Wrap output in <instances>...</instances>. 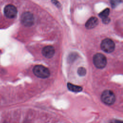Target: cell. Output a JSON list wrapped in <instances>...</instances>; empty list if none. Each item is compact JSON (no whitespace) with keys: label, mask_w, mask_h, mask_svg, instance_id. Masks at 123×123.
Here are the masks:
<instances>
[{"label":"cell","mask_w":123,"mask_h":123,"mask_svg":"<svg viewBox=\"0 0 123 123\" xmlns=\"http://www.w3.org/2000/svg\"><path fill=\"white\" fill-rule=\"evenodd\" d=\"M33 72L36 76L41 78H48L50 75L49 69L41 65L35 66L33 68Z\"/></svg>","instance_id":"6da1fadb"},{"label":"cell","mask_w":123,"mask_h":123,"mask_svg":"<svg viewBox=\"0 0 123 123\" xmlns=\"http://www.w3.org/2000/svg\"><path fill=\"white\" fill-rule=\"evenodd\" d=\"M101 101L106 105H111L115 101V96L114 93L110 90H105L101 96Z\"/></svg>","instance_id":"7a4b0ae2"},{"label":"cell","mask_w":123,"mask_h":123,"mask_svg":"<svg viewBox=\"0 0 123 123\" xmlns=\"http://www.w3.org/2000/svg\"><path fill=\"white\" fill-rule=\"evenodd\" d=\"M93 61L95 66L99 69L103 68L107 64L106 57L102 53H97L93 58Z\"/></svg>","instance_id":"3957f363"},{"label":"cell","mask_w":123,"mask_h":123,"mask_svg":"<svg viewBox=\"0 0 123 123\" xmlns=\"http://www.w3.org/2000/svg\"><path fill=\"white\" fill-rule=\"evenodd\" d=\"M101 49L106 53L112 52L115 49V43L110 38H105L103 39L100 45Z\"/></svg>","instance_id":"277c9868"},{"label":"cell","mask_w":123,"mask_h":123,"mask_svg":"<svg viewBox=\"0 0 123 123\" xmlns=\"http://www.w3.org/2000/svg\"><path fill=\"white\" fill-rule=\"evenodd\" d=\"M22 24L25 26H31L34 23V17L32 13L29 12H24L21 17Z\"/></svg>","instance_id":"5b68a950"},{"label":"cell","mask_w":123,"mask_h":123,"mask_svg":"<svg viewBox=\"0 0 123 123\" xmlns=\"http://www.w3.org/2000/svg\"><path fill=\"white\" fill-rule=\"evenodd\" d=\"M4 13L5 16L7 18H13L17 15V10L15 6L12 4H8L5 7Z\"/></svg>","instance_id":"8992f818"},{"label":"cell","mask_w":123,"mask_h":123,"mask_svg":"<svg viewBox=\"0 0 123 123\" xmlns=\"http://www.w3.org/2000/svg\"><path fill=\"white\" fill-rule=\"evenodd\" d=\"M42 53L46 58H50L53 57L55 53L54 48L52 46H47L42 49Z\"/></svg>","instance_id":"52a82bcc"},{"label":"cell","mask_w":123,"mask_h":123,"mask_svg":"<svg viewBox=\"0 0 123 123\" xmlns=\"http://www.w3.org/2000/svg\"><path fill=\"white\" fill-rule=\"evenodd\" d=\"M98 23V20L95 17H90L86 22L85 26L87 29H90L95 27Z\"/></svg>","instance_id":"ba28073f"},{"label":"cell","mask_w":123,"mask_h":123,"mask_svg":"<svg viewBox=\"0 0 123 123\" xmlns=\"http://www.w3.org/2000/svg\"><path fill=\"white\" fill-rule=\"evenodd\" d=\"M67 87L69 90L74 92H79L82 90L81 86L73 85L70 83H67Z\"/></svg>","instance_id":"9c48e42d"},{"label":"cell","mask_w":123,"mask_h":123,"mask_svg":"<svg viewBox=\"0 0 123 123\" xmlns=\"http://www.w3.org/2000/svg\"><path fill=\"white\" fill-rule=\"evenodd\" d=\"M110 13V9L109 8H106L101 12H100L98 15L102 19V20L108 17V15Z\"/></svg>","instance_id":"30bf717a"},{"label":"cell","mask_w":123,"mask_h":123,"mask_svg":"<svg viewBox=\"0 0 123 123\" xmlns=\"http://www.w3.org/2000/svg\"><path fill=\"white\" fill-rule=\"evenodd\" d=\"M77 73L79 76H84L86 74V70L84 67H79L77 70Z\"/></svg>","instance_id":"8fae6325"},{"label":"cell","mask_w":123,"mask_h":123,"mask_svg":"<svg viewBox=\"0 0 123 123\" xmlns=\"http://www.w3.org/2000/svg\"><path fill=\"white\" fill-rule=\"evenodd\" d=\"M122 0H110L111 6L112 8L116 7L120 3H121Z\"/></svg>","instance_id":"7c38bea8"},{"label":"cell","mask_w":123,"mask_h":123,"mask_svg":"<svg viewBox=\"0 0 123 123\" xmlns=\"http://www.w3.org/2000/svg\"><path fill=\"white\" fill-rule=\"evenodd\" d=\"M52 2L57 7H61V4L57 0H51Z\"/></svg>","instance_id":"4fadbf2b"},{"label":"cell","mask_w":123,"mask_h":123,"mask_svg":"<svg viewBox=\"0 0 123 123\" xmlns=\"http://www.w3.org/2000/svg\"><path fill=\"white\" fill-rule=\"evenodd\" d=\"M111 123H122V122L121 121H118V120H114V121L111 122Z\"/></svg>","instance_id":"5bb4252c"}]
</instances>
